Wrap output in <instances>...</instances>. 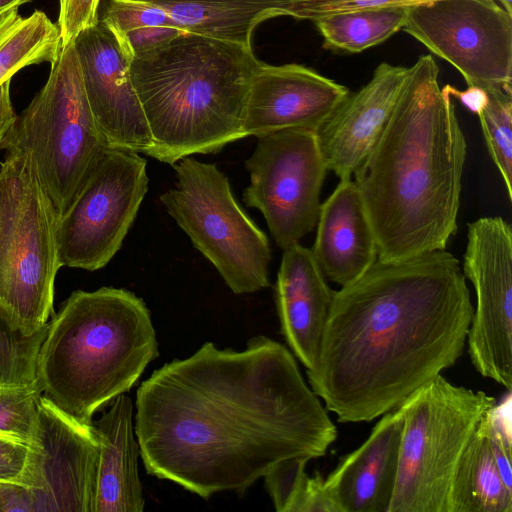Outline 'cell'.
Returning <instances> with one entry per match:
<instances>
[{"label":"cell","mask_w":512,"mask_h":512,"mask_svg":"<svg viewBox=\"0 0 512 512\" xmlns=\"http://www.w3.org/2000/svg\"><path fill=\"white\" fill-rule=\"evenodd\" d=\"M502 7L506 10V12H508L509 14L512 15V0H498Z\"/></svg>","instance_id":"38"},{"label":"cell","mask_w":512,"mask_h":512,"mask_svg":"<svg viewBox=\"0 0 512 512\" xmlns=\"http://www.w3.org/2000/svg\"><path fill=\"white\" fill-rule=\"evenodd\" d=\"M438 77L431 55L409 67L383 133L353 175L379 260L445 250L457 231L467 143Z\"/></svg>","instance_id":"3"},{"label":"cell","mask_w":512,"mask_h":512,"mask_svg":"<svg viewBox=\"0 0 512 512\" xmlns=\"http://www.w3.org/2000/svg\"><path fill=\"white\" fill-rule=\"evenodd\" d=\"M160 6L188 33L251 46L254 29L280 16L293 18L296 0H144Z\"/></svg>","instance_id":"22"},{"label":"cell","mask_w":512,"mask_h":512,"mask_svg":"<svg viewBox=\"0 0 512 512\" xmlns=\"http://www.w3.org/2000/svg\"><path fill=\"white\" fill-rule=\"evenodd\" d=\"M158 357L150 311L133 292L78 290L48 323L36 381L59 410L93 425L94 413L129 391Z\"/></svg>","instance_id":"5"},{"label":"cell","mask_w":512,"mask_h":512,"mask_svg":"<svg viewBox=\"0 0 512 512\" xmlns=\"http://www.w3.org/2000/svg\"><path fill=\"white\" fill-rule=\"evenodd\" d=\"M309 461L303 456L285 459L263 477L276 511L339 512L325 488L322 475L316 473L309 477L306 474Z\"/></svg>","instance_id":"27"},{"label":"cell","mask_w":512,"mask_h":512,"mask_svg":"<svg viewBox=\"0 0 512 512\" xmlns=\"http://www.w3.org/2000/svg\"><path fill=\"white\" fill-rule=\"evenodd\" d=\"M175 187L160 201L193 246L214 265L235 294L270 285L266 234L239 206L226 175L192 156L172 165Z\"/></svg>","instance_id":"9"},{"label":"cell","mask_w":512,"mask_h":512,"mask_svg":"<svg viewBox=\"0 0 512 512\" xmlns=\"http://www.w3.org/2000/svg\"><path fill=\"white\" fill-rule=\"evenodd\" d=\"M148 474L201 498L243 495L277 463L322 457L337 438L292 353L259 335L244 350L204 343L155 370L136 393Z\"/></svg>","instance_id":"1"},{"label":"cell","mask_w":512,"mask_h":512,"mask_svg":"<svg viewBox=\"0 0 512 512\" xmlns=\"http://www.w3.org/2000/svg\"><path fill=\"white\" fill-rule=\"evenodd\" d=\"M334 293L311 249L298 243L283 250L275 302L281 333L306 370L317 360Z\"/></svg>","instance_id":"18"},{"label":"cell","mask_w":512,"mask_h":512,"mask_svg":"<svg viewBox=\"0 0 512 512\" xmlns=\"http://www.w3.org/2000/svg\"><path fill=\"white\" fill-rule=\"evenodd\" d=\"M0 512H34L29 489L18 482H0Z\"/></svg>","instance_id":"34"},{"label":"cell","mask_w":512,"mask_h":512,"mask_svg":"<svg viewBox=\"0 0 512 512\" xmlns=\"http://www.w3.org/2000/svg\"><path fill=\"white\" fill-rule=\"evenodd\" d=\"M100 21L131 61L186 33L164 9L144 0H109Z\"/></svg>","instance_id":"25"},{"label":"cell","mask_w":512,"mask_h":512,"mask_svg":"<svg viewBox=\"0 0 512 512\" xmlns=\"http://www.w3.org/2000/svg\"><path fill=\"white\" fill-rule=\"evenodd\" d=\"M402 29L454 66L467 86L512 93V15L495 0L414 5Z\"/></svg>","instance_id":"12"},{"label":"cell","mask_w":512,"mask_h":512,"mask_svg":"<svg viewBox=\"0 0 512 512\" xmlns=\"http://www.w3.org/2000/svg\"><path fill=\"white\" fill-rule=\"evenodd\" d=\"M105 146L86 98L74 42L61 45L46 83L17 115L0 149L29 156L59 219Z\"/></svg>","instance_id":"7"},{"label":"cell","mask_w":512,"mask_h":512,"mask_svg":"<svg viewBox=\"0 0 512 512\" xmlns=\"http://www.w3.org/2000/svg\"><path fill=\"white\" fill-rule=\"evenodd\" d=\"M1 385H2V384H1V382H0V386H1Z\"/></svg>","instance_id":"39"},{"label":"cell","mask_w":512,"mask_h":512,"mask_svg":"<svg viewBox=\"0 0 512 512\" xmlns=\"http://www.w3.org/2000/svg\"><path fill=\"white\" fill-rule=\"evenodd\" d=\"M488 411L472 433L456 466L450 490V512H512V488L505 484L490 445Z\"/></svg>","instance_id":"23"},{"label":"cell","mask_w":512,"mask_h":512,"mask_svg":"<svg viewBox=\"0 0 512 512\" xmlns=\"http://www.w3.org/2000/svg\"><path fill=\"white\" fill-rule=\"evenodd\" d=\"M403 418L382 415L366 441L324 479L339 512H388L396 484Z\"/></svg>","instance_id":"19"},{"label":"cell","mask_w":512,"mask_h":512,"mask_svg":"<svg viewBox=\"0 0 512 512\" xmlns=\"http://www.w3.org/2000/svg\"><path fill=\"white\" fill-rule=\"evenodd\" d=\"M260 63L252 47L188 32L133 58L150 157L173 165L245 138V106Z\"/></svg>","instance_id":"4"},{"label":"cell","mask_w":512,"mask_h":512,"mask_svg":"<svg viewBox=\"0 0 512 512\" xmlns=\"http://www.w3.org/2000/svg\"><path fill=\"white\" fill-rule=\"evenodd\" d=\"M462 271L472 283L476 306L467 334L474 368L512 388V228L500 216L468 224Z\"/></svg>","instance_id":"13"},{"label":"cell","mask_w":512,"mask_h":512,"mask_svg":"<svg viewBox=\"0 0 512 512\" xmlns=\"http://www.w3.org/2000/svg\"><path fill=\"white\" fill-rule=\"evenodd\" d=\"M10 82L7 80L0 85V145L17 117L11 103Z\"/></svg>","instance_id":"36"},{"label":"cell","mask_w":512,"mask_h":512,"mask_svg":"<svg viewBox=\"0 0 512 512\" xmlns=\"http://www.w3.org/2000/svg\"><path fill=\"white\" fill-rule=\"evenodd\" d=\"M28 452V445L0 434V482L19 483Z\"/></svg>","instance_id":"33"},{"label":"cell","mask_w":512,"mask_h":512,"mask_svg":"<svg viewBox=\"0 0 512 512\" xmlns=\"http://www.w3.org/2000/svg\"><path fill=\"white\" fill-rule=\"evenodd\" d=\"M86 98L107 146L150 156L152 139L131 78V59L110 29L98 24L74 41Z\"/></svg>","instance_id":"15"},{"label":"cell","mask_w":512,"mask_h":512,"mask_svg":"<svg viewBox=\"0 0 512 512\" xmlns=\"http://www.w3.org/2000/svg\"><path fill=\"white\" fill-rule=\"evenodd\" d=\"M133 403L117 396L94 425L99 442L94 512H140L145 500L138 472L140 448Z\"/></svg>","instance_id":"21"},{"label":"cell","mask_w":512,"mask_h":512,"mask_svg":"<svg viewBox=\"0 0 512 512\" xmlns=\"http://www.w3.org/2000/svg\"><path fill=\"white\" fill-rule=\"evenodd\" d=\"M61 47L59 27L40 10L28 17L18 9L0 16V85L19 70L56 59Z\"/></svg>","instance_id":"24"},{"label":"cell","mask_w":512,"mask_h":512,"mask_svg":"<svg viewBox=\"0 0 512 512\" xmlns=\"http://www.w3.org/2000/svg\"><path fill=\"white\" fill-rule=\"evenodd\" d=\"M32 0H0V16L6 12L18 9L22 4Z\"/></svg>","instance_id":"37"},{"label":"cell","mask_w":512,"mask_h":512,"mask_svg":"<svg viewBox=\"0 0 512 512\" xmlns=\"http://www.w3.org/2000/svg\"><path fill=\"white\" fill-rule=\"evenodd\" d=\"M488 103L478 115L490 157L496 165L512 200V93L486 90Z\"/></svg>","instance_id":"28"},{"label":"cell","mask_w":512,"mask_h":512,"mask_svg":"<svg viewBox=\"0 0 512 512\" xmlns=\"http://www.w3.org/2000/svg\"><path fill=\"white\" fill-rule=\"evenodd\" d=\"M442 90L451 97L458 99L464 107L477 116L488 103L487 91L477 86H468L466 90H458L452 85L446 84Z\"/></svg>","instance_id":"35"},{"label":"cell","mask_w":512,"mask_h":512,"mask_svg":"<svg viewBox=\"0 0 512 512\" xmlns=\"http://www.w3.org/2000/svg\"><path fill=\"white\" fill-rule=\"evenodd\" d=\"M409 67L382 62L369 82L350 94L315 131L328 171L352 178L383 133Z\"/></svg>","instance_id":"17"},{"label":"cell","mask_w":512,"mask_h":512,"mask_svg":"<svg viewBox=\"0 0 512 512\" xmlns=\"http://www.w3.org/2000/svg\"><path fill=\"white\" fill-rule=\"evenodd\" d=\"M316 228L311 252L327 280L349 285L378 260L375 234L352 178L340 180L321 204Z\"/></svg>","instance_id":"20"},{"label":"cell","mask_w":512,"mask_h":512,"mask_svg":"<svg viewBox=\"0 0 512 512\" xmlns=\"http://www.w3.org/2000/svg\"><path fill=\"white\" fill-rule=\"evenodd\" d=\"M58 217L25 153L0 167V318L25 335L49 322L62 267Z\"/></svg>","instance_id":"6"},{"label":"cell","mask_w":512,"mask_h":512,"mask_svg":"<svg viewBox=\"0 0 512 512\" xmlns=\"http://www.w3.org/2000/svg\"><path fill=\"white\" fill-rule=\"evenodd\" d=\"M408 7H382L332 14L313 21L324 46L358 53L380 44L403 28Z\"/></svg>","instance_id":"26"},{"label":"cell","mask_w":512,"mask_h":512,"mask_svg":"<svg viewBox=\"0 0 512 512\" xmlns=\"http://www.w3.org/2000/svg\"><path fill=\"white\" fill-rule=\"evenodd\" d=\"M431 1L434 0H297L294 19L313 22L332 14L382 7H411Z\"/></svg>","instance_id":"31"},{"label":"cell","mask_w":512,"mask_h":512,"mask_svg":"<svg viewBox=\"0 0 512 512\" xmlns=\"http://www.w3.org/2000/svg\"><path fill=\"white\" fill-rule=\"evenodd\" d=\"M42 391L30 385L0 386V434L30 446L36 435Z\"/></svg>","instance_id":"30"},{"label":"cell","mask_w":512,"mask_h":512,"mask_svg":"<svg viewBox=\"0 0 512 512\" xmlns=\"http://www.w3.org/2000/svg\"><path fill=\"white\" fill-rule=\"evenodd\" d=\"M101 0H59L58 27L61 45L66 46L85 30L98 24Z\"/></svg>","instance_id":"32"},{"label":"cell","mask_w":512,"mask_h":512,"mask_svg":"<svg viewBox=\"0 0 512 512\" xmlns=\"http://www.w3.org/2000/svg\"><path fill=\"white\" fill-rule=\"evenodd\" d=\"M48 323L37 333L25 335L0 318V382L2 385H30L36 382L37 359L47 334Z\"/></svg>","instance_id":"29"},{"label":"cell","mask_w":512,"mask_h":512,"mask_svg":"<svg viewBox=\"0 0 512 512\" xmlns=\"http://www.w3.org/2000/svg\"><path fill=\"white\" fill-rule=\"evenodd\" d=\"M495 404L484 391L453 385L441 374L402 401L398 471L388 512H450L460 456Z\"/></svg>","instance_id":"8"},{"label":"cell","mask_w":512,"mask_h":512,"mask_svg":"<svg viewBox=\"0 0 512 512\" xmlns=\"http://www.w3.org/2000/svg\"><path fill=\"white\" fill-rule=\"evenodd\" d=\"M245 167L244 204L263 214L279 248L300 243L316 227L328 172L315 131L287 128L258 137Z\"/></svg>","instance_id":"11"},{"label":"cell","mask_w":512,"mask_h":512,"mask_svg":"<svg viewBox=\"0 0 512 512\" xmlns=\"http://www.w3.org/2000/svg\"><path fill=\"white\" fill-rule=\"evenodd\" d=\"M147 161L105 146L68 211L58 219L62 266L95 271L121 248L148 191Z\"/></svg>","instance_id":"10"},{"label":"cell","mask_w":512,"mask_h":512,"mask_svg":"<svg viewBox=\"0 0 512 512\" xmlns=\"http://www.w3.org/2000/svg\"><path fill=\"white\" fill-rule=\"evenodd\" d=\"M347 87L299 64L260 63L244 112L245 137L287 128L316 131L349 95Z\"/></svg>","instance_id":"16"},{"label":"cell","mask_w":512,"mask_h":512,"mask_svg":"<svg viewBox=\"0 0 512 512\" xmlns=\"http://www.w3.org/2000/svg\"><path fill=\"white\" fill-rule=\"evenodd\" d=\"M98 459L94 425L76 421L42 396L19 481L31 492L34 512H94Z\"/></svg>","instance_id":"14"},{"label":"cell","mask_w":512,"mask_h":512,"mask_svg":"<svg viewBox=\"0 0 512 512\" xmlns=\"http://www.w3.org/2000/svg\"><path fill=\"white\" fill-rule=\"evenodd\" d=\"M473 311L446 249L378 259L335 291L309 385L338 422H370L457 362Z\"/></svg>","instance_id":"2"}]
</instances>
